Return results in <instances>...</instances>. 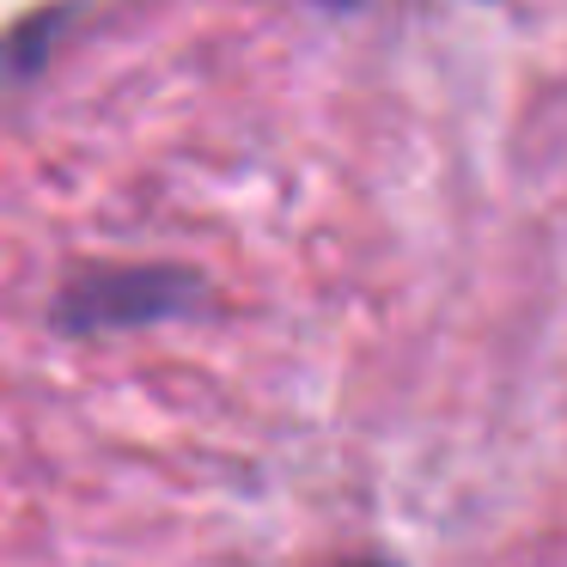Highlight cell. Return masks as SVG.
<instances>
[{"mask_svg":"<svg viewBox=\"0 0 567 567\" xmlns=\"http://www.w3.org/2000/svg\"><path fill=\"white\" fill-rule=\"evenodd\" d=\"M330 7H354V0H330Z\"/></svg>","mask_w":567,"mask_h":567,"instance_id":"3957f363","label":"cell"},{"mask_svg":"<svg viewBox=\"0 0 567 567\" xmlns=\"http://www.w3.org/2000/svg\"><path fill=\"white\" fill-rule=\"evenodd\" d=\"M196 299V281L177 269H99L80 275L62 299L74 330H123V323H159Z\"/></svg>","mask_w":567,"mask_h":567,"instance_id":"6da1fadb","label":"cell"},{"mask_svg":"<svg viewBox=\"0 0 567 567\" xmlns=\"http://www.w3.org/2000/svg\"><path fill=\"white\" fill-rule=\"evenodd\" d=\"M348 567H396V561H348Z\"/></svg>","mask_w":567,"mask_h":567,"instance_id":"7a4b0ae2","label":"cell"}]
</instances>
